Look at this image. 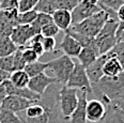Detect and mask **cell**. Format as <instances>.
<instances>
[{
    "label": "cell",
    "mask_w": 124,
    "mask_h": 123,
    "mask_svg": "<svg viewBox=\"0 0 124 123\" xmlns=\"http://www.w3.org/2000/svg\"><path fill=\"white\" fill-rule=\"evenodd\" d=\"M91 93L106 106L124 100V71L118 76H103L96 84L91 85Z\"/></svg>",
    "instance_id": "6da1fadb"
},
{
    "label": "cell",
    "mask_w": 124,
    "mask_h": 123,
    "mask_svg": "<svg viewBox=\"0 0 124 123\" xmlns=\"http://www.w3.org/2000/svg\"><path fill=\"white\" fill-rule=\"evenodd\" d=\"M109 18H116V17H112L111 15H109L104 10H101L100 12L92 15L89 18L82 20L78 24L72 25L68 30L73 31L75 33H78V34H81L84 37L95 39V37L99 34V32L102 30V28L104 27L106 22Z\"/></svg>",
    "instance_id": "7a4b0ae2"
},
{
    "label": "cell",
    "mask_w": 124,
    "mask_h": 123,
    "mask_svg": "<svg viewBox=\"0 0 124 123\" xmlns=\"http://www.w3.org/2000/svg\"><path fill=\"white\" fill-rule=\"evenodd\" d=\"M119 22L116 18H109L106 22L104 27L95 37L94 42L97 48L99 55H105L109 53L118 43L117 32H118Z\"/></svg>",
    "instance_id": "3957f363"
},
{
    "label": "cell",
    "mask_w": 124,
    "mask_h": 123,
    "mask_svg": "<svg viewBox=\"0 0 124 123\" xmlns=\"http://www.w3.org/2000/svg\"><path fill=\"white\" fill-rule=\"evenodd\" d=\"M74 65L75 62L72 60V58L63 55L59 58L48 61L46 71H50L51 74H53L51 77L55 78L58 84L63 86L68 81L70 75H71L72 71L74 69Z\"/></svg>",
    "instance_id": "277c9868"
},
{
    "label": "cell",
    "mask_w": 124,
    "mask_h": 123,
    "mask_svg": "<svg viewBox=\"0 0 124 123\" xmlns=\"http://www.w3.org/2000/svg\"><path fill=\"white\" fill-rule=\"evenodd\" d=\"M57 99H58L59 111L62 118L65 121H68L78 103V90L69 88L65 85H63L58 90Z\"/></svg>",
    "instance_id": "5b68a950"
},
{
    "label": "cell",
    "mask_w": 124,
    "mask_h": 123,
    "mask_svg": "<svg viewBox=\"0 0 124 123\" xmlns=\"http://www.w3.org/2000/svg\"><path fill=\"white\" fill-rule=\"evenodd\" d=\"M65 86L69 88L76 89L78 91H86L88 92V94L91 93V83H90L89 77L87 75L86 69L80 63H75L74 69L70 75L68 81H66Z\"/></svg>",
    "instance_id": "8992f818"
},
{
    "label": "cell",
    "mask_w": 124,
    "mask_h": 123,
    "mask_svg": "<svg viewBox=\"0 0 124 123\" xmlns=\"http://www.w3.org/2000/svg\"><path fill=\"white\" fill-rule=\"evenodd\" d=\"M101 10L102 9L99 7V4H92L90 2H88L87 0H81L80 3L71 12L72 25L78 24V23L82 22V20L89 18L92 15L100 12Z\"/></svg>",
    "instance_id": "52a82bcc"
},
{
    "label": "cell",
    "mask_w": 124,
    "mask_h": 123,
    "mask_svg": "<svg viewBox=\"0 0 124 123\" xmlns=\"http://www.w3.org/2000/svg\"><path fill=\"white\" fill-rule=\"evenodd\" d=\"M56 84H58V83H57V80L55 78L51 77V76H48L46 74V72H43V73L38 74V75L33 76V77H30L28 88L31 91L39 94V95L43 96L46 93V91H47L48 87L51 86V85H56Z\"/></svg>",
    "instance_id": "ba28073f"
},
{
    "label": "cell",
    "mask_w": 124,
    "mask_h": 123,
    "mask_svg": "<svg viewBox=\"0 0 124 123\" xmlns=\"http://www.w3.org/2000/svg\"><path fill=\"white\" fill-rule=\"evenodd\" d=\"M106 110H107L106 105L100 100L95 99V97L89 100L86 107L87 121L89 123H100L104 119Z\"/></svg>",
    "instance_id": "9c48e42d"
},
{
    "label": "cell",
    "mask_w": 124,
    "mask_h": 123,
    "mask_svg": "<svg viewBox=\"0 0 124 123\" xmlns=\"http://www.w3.org/2000/svg\"><path fill=\"white\" fill-rule=\"evenodd\" d=\"M34 35L35 32L30 25H17L13 28L10 38L17 47H25Z\"/></svg>",
    "instance_id": "30bf717a"
},
{
    "label": "cell",
    "mask_w": 124,
    "mask_h": 123,
    "mask_svg": "<svg viewBox=\"0 0 124 123\" xmlns=\"http://www.w3.org/2000/svg\"><path fill=\"white\" fill-rule=\"evenodd\" d=\"M33 103H35V102L29 101V100L24 99V97L15 96V95H7L6 99L3 100V102H2L0 110L1 109L9 110V111L18 114V112L25 111V110Z\"/></svg>",
    "instance_id": "8fae6325"
},
{
    "label": "cell",
    "mask_w": 124,
    "mask_h": 123,
    "mask_svg": "<svg viewBox=\"0 0 124 123\" xmlns=\"http://www.w3.org/2000/svg\"><path fill=\"white\" fill-rule=\"evenodd\" d=\"M88 103V92L86 91H78V103L75 108L74 112L71 115L68 123H88L87 115H86V107Z\"/></svg>",
    "instance_id": "7c38bea8"
},
{
    "label": "cell",
    "mask_w": 124,
    "mask_h": 123,
    "mask_svg": "<svg viewBox=\"0 0 124 123\" xmlns=\"http://www.w3.org/2000/svg\"><path fill=\"white\" fill-rule=\"evenodd\" d=\"M2 84H3L4 88H6L8 95H15V96L24 97V99H27L32 102H40L41 99H42V96L37 94L35 92L31 91L28 87H26V88H16V87H14L9 79L4 80Z\"/></svg>",
    "instance_id": "4fadbf2b"
},
{
    "label": "cell",
    "mask_w": 124,
    "mask_h": 123,
    "mask_svg": "<svg viewBox=\"0 0 124 123\" xmlns=\"http://www.w3.org/2000/svg\"><path fill=\"white\" fill-rule=\"evenodd\" d=\"M60 48L65 56H69L70 58H77L80 50L82 49V46L72 35L65 33L60 43Z\"/></svg>",
    "instance_id": "5bb4252c"
},
{
    "label": "cell",
    "mask_w": 124,
    "mask_h": 123,
    "mask_svg": "<svg viewBox=\"0 0 124 123\" xmlns=\"http://www.w3.org/2000/svg\"><path fill=\"white\" fill-rule=\"evenodd\" d=\"M107 58H108V53L105 54V55H101L89 68L86 69L87 75L89 77V80L91 83V85L96 84L104 76L103 75V65H104V62Z\"/></svg>",
    "instance_id": "9a60e30c"
},
{
    "label": "cell",
    "mask_w": 124,
    "mask_h": 123,
    "mask_svg": "<svg viewBox=\"0 0 124 123\" xmlns=\"http://www.w3.org/2000/svg\"><path fill=\"white\" fill-rule=\"evenodd\" d=\"M124 71V68L120 60L113 56L111 53H108V58L106 59L103 65V75L107 77H115Z\"/></svg>",
    "instance_id": "2e32d148"
},
{
    "label": "cell",
    "mask_w": 124,
    "mask_h": 123,
    "mask_svg": "<svg viewBox=\"0 0 124 123\" xmlns=\"http://www.w3.org/2000/svg\"><path fill=\"white\" fill-rule=\"evenodd\" d=\"M53 22L57 27L60 30L66 31L70 27L72 26V15L70 11L66 10H61V9H57L53 14Z\"/></svg>",
    "instance_id": "e0dca14e"
},
{
    "label": "cell",
    "mask_w": 124,
    "mask_h": 123,
    "mask_svg": "<svg viewBox=\"0 0 124 123\" xmlns=\"http://www.w3.org/2000/svg\"><path fill=\"white\" fill-rule=\"evenodd\" d=\"M104 119L100 123H124V109L115 104L107 105Z\"/></svg>",
    "instance_id": "ac0fdd59"
},
{
    "label": "cell",
    "mask_w": 124,
    "mask_h": 123,
    "mask_svg": "<svg viewBox=\"0 0 124 123\" xmlns=\"http://www.w3.org/2000/svg\"><path fill=\"white\" fill-rule=\"evenodd\" d=\"M99 57L100 55L96 47H90L89 46V47H82L77 59H78V63H80L85 69H87Z\"/></svg>",
    "instance_id": "d6986e66"
},
{
    "label": "cell",
    "mask_w": 124,
    "mask_h": 123,
    "mask_svg": "<svg viewBox=\"0 0 124 123\" xmlns=\"http://www.w3.org/2000/svg\"><path fill=\"white\" fill-rule=\"evenodd\" d=\"M9 80L16 88H26V87H28L30 77L25 72V70H20V71H14L12 73H10Z\"/></svg>",
    "instance_id": "ffe728a7"
},
{
    "label": "cell",
    "mask_w": 124,
    "mask_h": 123,
    "mask_svg": "<svg viewBox=\"0 0 124 123\" xmlns=\"http://www.w3.org/2000/svg\"><path fill=\"white\" fill-rule=\"evenodd\" d=\"M124 3V0H99L97 4L102 10H104L105 12H107L109 15H111L112 17L117 18L116 12L117 10Z\"/></svg>",
    "instance_id": "44dd1931"
},
{
    "label": "cell",
    "mask_w": 124,
    "mask_h": 123,
    "mask_svg": "<svg viewBox=\"0 0 124 123\" xmlns=\"http://www.w3.org/2000/svg\"><path fill=\"white\" fill-rule=\"evenodd\" d=\"M17 46L13 43L10 37L0 35V57H6L15 53Z\"/></svg>",
    "instance_id": "7402d4cb"
},
{
    "label": "cell",
    "mask_w": 124,
    "mask_h": 123,
    "mask_svg": "<svg viewBox=\"0 0 124 123\" xmlns=\"http://www.w3.org/2000/svg\"><path fill=\"white\" fill-rule=\"evenodd\" d=\"M57 9H58V7H57V0H38L34 7V10L37 12L50 14V15Z\"/></svg>",
    "instance_id": "603a6c76"
},
{
    "label": "cell",
    "mask_w": 124,
    "mask_h": 123,
    "mask_svg": "<svg viewBox=\"0 0 124 123\" xmlns=\"http://www.w3.org/2000/svg\"><path fill=\"white\" fill-rule=\"evenodd\" d=\"M50 23H53V17H51L50 14L40 13V12H38L37 18L34 19V22H33L30 26L32 27V29H33V31L35 32V34H39V33H41V29H42L44 26H46V25L50 24Z\"/></svg>",
    "instance_id": "cb8c5ba5"
},
{
    "label": "cell",
    "mask_w": 124,
    "mask_h": 123,
    "mask_svg": "<svg viewBox=\"0 0 124 123\" xmlns=\"http://www.w3.org/2000/svg\"><path fill=\"white\" fill-rule=\"evenodd\" d=\"M18 10L13 9V10H0V20L8 24L12 25V26H17V18H18Z\"/></svg>",
    "instance_id": "d4e9b609"
},
{
    "label": "cell",
    "mask_w": 124,
    "mask_h": 123,
    "mask_svg": "<svg viewBox=\"0 0 124 123\" xmlns=\"http://www.w3.org/2000/svg\"><path fill=\"white\" fill-rule=\"evenodd\" d=\"M46 69H47V62L43 63V62H40V61H35V62L26 64L24 70L29 75V77H33V76L38 75V74L45 72Z\"/></svg>",
    "instance_id": "484cf974"
},
{
    "label": "cell",
    "mask_w": 124,
    "mask_h": 123,
    "mask_svg": "<svg viewBox=\"0 0 124 123\" xmlns=\"http://www.w3.org/2000/svg\"><path fill=\"white\" fill-rule=\"evenodd\" d=\"M0 123H24L17 114L9 110H0Z\"/></svg>",
    "instance_id": "4316f807"
},
{
    "label": "cell",
    "mask_w": 124,
    "mask_h": 123,
    "mask_svg": "<svg viewBox=\"0 0 124 123\" xmlns=\"http://www.w3.org/2000/svg\"><path fill=\"white\" fill-rule=\"evenodd\" d=\"M38 16V12L34 9L31 11L25 12V13H19L18 18H17V25H31Z\"/></svg>",
    "instance_id": "83f0119b"
},
{
    "label": "cell",
    "mask_w": 124,
    "mask_h": 123,
    "mask_svg": "<svg viewBox=\"0 0 124 123\" xmlns=\"http://www.w3.org/2000/svg\"><path fill=\"white\" fill-rule=\"evenodd\" d=\"M23 47H17L15 53L13 54V63H14V71L24 70L26 66V62L23 59Z\"/></svg>",
    "instance_id": "f1b7e54d"
},
{
    "label": "cell",
    "mask_w": 124,
    "mask_h": 123,
    "mask_svg": "<svg viewBox=\"0 0 124 123\" xmlns=\"http://www.w3.org/2000/svg\"><path fill=\"white\" fill-rule=\"evenodd\" d=\"M0 70L7 72V73H12L14 72V63H13V54L6 57H0Z\"/></svg>",
    "instance_id": "f546056e"
},
{
    "label": "cell",
    "mask_w": 124,
    "mask_h": 123,
    "mask_svg": "<svg viewBox=\"0 0 124 123\" xmlns=\"http://www.w3.org/2000/svg\"><path fill=\"white\" fill-rule=\"evenodd\" d=\"M80 2L81 0H57V7L58 9L72 12Z\"/></svg>",
    "instance_id": "4dcf8cb0"
},
{
    "label": "cell",
    "mask_w": 124,
    "mask_h": 123,
    "mask_svg": "<svg viewBox=\"0 0 124 123\" xmlns=\"http://www.w3.org/2000/svg\"><path fill=\"white\" fill-rule=\"evenodd\" d=\"M59 31H60V29H59L53 22V23H50V24L44 26L42 29H41V34H42L44 38H55L59 33Z\"/></svg>",
    "instance_id": "1f68e13d"
},
{
    "label": "cell",
    "mask_w": 124,
    "mask_h": 123,
    "mask_svg": "<svg viewBox=\"0 0 124 123\" xmlns=\"http://www.w3.org/2000/svg\"><path fill=\"white\" fill-rule=\"evenodd\" d=\"M23 59H24V61L26 62V64H28V63H32V62H35V61H39V56L33 52L32 49H31L30 47H28V46H25V47H23Z\"/></svg>",
    "instance_id": "d6a6232c"
},
{
    "label": "cell",
    "mask_w": 124,
    "mask_h": 123,
    "mask_svg": "<svg viewBox=\"0 0 124 123\" xmlns=\"http://www.w3.org/2000/svg\"><path fill=\"white\" fill-rule=\"evenodd\" d=\"M35 3L37 2L34 0H18V6H17V10L19 13H25V12L31 11L34 9Z\"/></svg>",
    "instance_id": "836d02e7"
},
{
    "label": "cell",
    "mask_w": 124,
    "mask_h": 123,
    "mask_svg": "<svg viewBox=\"0 0 124 123\" xmlns=\"http://www.w3.org/2000/svg\"><path fill=\"white\" fill-rule=\"evenodd\" d=\"M42 45L45 53H51L56 48V39L55 38H43Z\"/></svg>",
    "instance_id": "e575fe53"
},
{
    "label": "cell",
    "mask_w": 124,
    "mask_h": 123,
    "mask_svg": "<svg viewBox=\"0 0 124 123\" xmlns=\"http://www.w3.org/2000/svg\"><path fill=\"white\" fill-rule=\"evenodd\" d=\"M18 0H1L0 1V10H13L17 9Z\"/></svg>",
    "instance_id": "d590c367"
},
{
    "label": "cell",
    "mask_w": 124,
    "mask_h": 123,
    "mask_svg": "<svg viewBox=\"0 0 124 123\" xmlns=\"http://www.w3.org/2000/svg\"><path fill=\"white\" fill-rule=\"evenodd\" d=\"M13 28H14V26L0 20V35H3V37H11Z\"/></svg>",
    "instance_id": "8d00e7d4"
},
{
    "label": "cell",
    "mask_w": 124,
    "mask_h": 123,
    "mask_svg": "<svg viewBox=\"0 0 124 123\" xmlns=\"http://www.w3.org/2000/svg\"><path fill=\"white\" fill-rule=\"evenodd\" d=\"M117 40L119 43H123L124 44V24L119 23L118 32H117Z\"/></svg>",
    "instance_id": "74e56055"
},
{
    "label": "cell",
    "mask_w": 124,
    "mask_h": 123,
    "mask_svg": "<svg viewBox=\"0 0 124 123\" xmlns=\"http://www.w3.org/2000/svg\"><path fill=\"white\" fill-rule=\"evenodd\" d=\"M116 15H117L118 22L120 23V24H124V3L117 10Z\"/></svg>",
    "instance_id": "f35d334b"
},
{
    "label": "cell",
    "mask_w": 124,
    "mask_h": 123,
    "mask_svg": "<svg viewBox=\"0 0 124 123\" xmlns=\"http://www.w3.org/2000/svg\"><path fill=\"white\" fill-rule=\"evenodd\" d=\"M7 95H8V94H7V91H6V88H4L3 84L0 83V108H1L2 102H3V100L6 99Z\"/></svg>",
    "instance_id": "ab89813d"
},
{
    "label": "cell",
    "mask_w": 124,
    "mask_h": 123,
    "mask_svg": "<svg viewBox=\"0 0 124 123\" xmlns=\"http://www.w3.org/2000/svg\"><path fill=\"white\" fill-rule=\"evenodd\" d=\"M9 77H10V73H7V72L0 70V83H3L4 80L9 79Z\"/></svg>",
    "instance_id": "60d3db41"
},
{
    "label": "cell",
    "mask_w": 124,
    "mask_h": 123,
    "mask_svg": "<svg viewBox=\"0 0 124 123\" xmlns=\"http://www.w3.org/2000/svg\"><path fill=\"white\" fill-rule=\"evenodd\" d=\"M113 104L117 105V106H119L120 108L124 109V100H122V101H119V102H117V103H113Z\"/></svg>",
    "instance_id": "b9f144b4"
},
{
    "label": "cell",
    "mask_w": 124,
    "mask_h": 123,
    "mask_svg": "<svg viewBox=\"0 0 124 123\" xmlns=\"http://www.w3.org/2000/svg\"><path fill=\"white\" fill-rule=\"evenodd\" d=\"M63 123H68V122H66V121H64V122H63Z\"/></svg>",
    "instance_id": "7bdbcfd3"
},
{
    "label": "cell",
    "mask_w": 124,
    "mask_h": 123,
    "mask_svg": "<svg viewBox=\"0 0 124 123\" xmlns=\"http://www.w3.org/2000/svg\"><path fill=\"white\" fill-rule=\"evenodd\" d=\"M34 1H35V2H37V1H38V0H34Z\"/></svg>",
    "instance_id": "ee69618b"
},
{
    "label": "cell",
    "mask_w": 124,
    "mask_h": 123,
    "mask_svg": "<svg viewBox=\"0 0 124 123\" xmlns=\"http://www.w3.org/2000/svg\"><path fill=\"white\" fill-rule=\"evenodd\" d=\"M0 1H1V0H0Z\"/></svg>",
    "instance_id": "f6af8a7d"
}]
</instances>
